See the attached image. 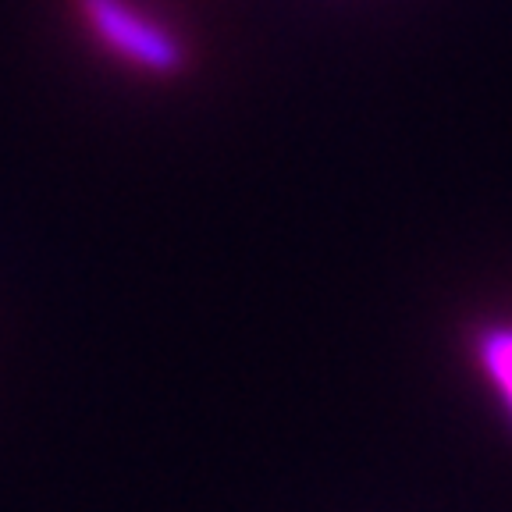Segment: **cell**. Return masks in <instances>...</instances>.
Returning a JSON list of instances; mask_svg holds the SVG:
<instances>
[{"label": "cell", "mask_w": 512, "mask_h": 512, "mask_svg": "<svg viewBox=\"0 0 512 512\" xmlns=\"http://www.w3.org/2000/svg\"><path fill=\"white\" fill-rule=\"evenodd\" d=\"M477 367L512 416V328H484L473 342Z\"/></svg>", "instance_id": "obj_2"}, {"label": "cell", "mask_w": 512, "mask_h": 512, "mask_svg": "<svg viewBox=\"0 0 512 512\" xmlns=\"http://www.w3.org/2000/svg\"><path fill=\"white\" fill-rule=\"evenodd\" d=\"M82 15L96 40L121 61L136 64L150 75H175L185 64V47L150 15L136 11L128 0H79Z\"/></svg>", "instance_id": "obj_1"}]
</instances>
